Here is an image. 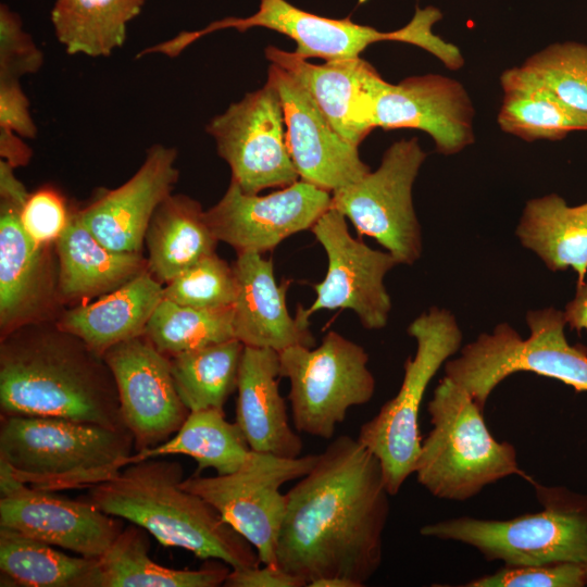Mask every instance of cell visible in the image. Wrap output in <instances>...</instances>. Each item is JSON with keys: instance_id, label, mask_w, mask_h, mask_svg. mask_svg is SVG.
<instances>
[{"instance_id": "cell-1", "label": "cell", "mask_w": 587, "mask_h": 587, "mask_svg": "<svg viewBox=\"0 0 587 587\" xmlns=\"http://www.w3.org/2000/svg\"><path fill=\"white\" fill-rule=\"evenodd\" d=\"M389 497L378 459L341 435L286 492L276 564L303 580L339 577L364 586L380 567Z\"/></svg>"}, {"instance_id": "cell-2", "label": "cell", "mask_w": 587, "mask_h": 587, "mask_svg": "<svg viewBox=\"0 0 587 587\" xmlns=\"http://www.w3.org/2000/svg\"><path fill=\"white\" fill-rule=\"evenodd\" d=\"M1 416H41L124 425L117 388L104 358L78 337L40 322L2 337Z\"/></svg>"}, {"instance_id": "cell-3", "label": "cell", "mask_w": 587, "mask_h": 587, "mask_svg": "<svg viewBox=\"0 0 587 587\" xmlns=\"http://www.w3.org/2000/svg\"><path fill=\"white\" fill-rule=\"evenodd\" d=\"M183 466L164 457L128 464L112 478L89 487L88 501L129 521L165 547H177L230 569L260 565L253 546L204 499L182 487Z\"/></svg>"}, {"instance_id": "cell-4", "label": "cell", "mask_w": 587, "mask_h": 587, "mask_svg": "<svg viewBox=\"0 0 587 587\" xmlns=\"http://www.w3.org/2000/svg\"><path fill=\"white\" fill-rule=\"evenodd\" d=\"M128 429L41 416H1L0 470L30 487L89 488L133 463Z\"/></svg>"}, {"instance_id": "cell-5", "label": "cell", "mask_w": 587, "mask_h": 587, "mask_svg": "<svg viewBox=\"0 0 587 587\" xmlns=\"http://www.w3.org/2000/svg\"><path fill=\"white\" fill-rule=\"evenodd\" d=\"M432 429L422 440L414 474L430 495L464 501L511 475L527 477L513 445L489 432L483 409L445 376L427 403Z\"/></svg>"}, {"instance_id": "cell-6", "label": "cell", "mask_w": 587, "mask_h": 587, "mask_svg": "<svg viewBox=\"0 0 587 587\" xmlns=\"http://www.w3.org/2000/svg\"><path fill=\"white\" fill-rule=\"evenodd\" d=\"M526 324L527 338L508 323L480 334L460 349L458 358L445 363V376L464 388L483 410L494 389L517 372H532L587 391V350L569 344L563 311L530 310Z\"/></svg>"}, {"instance_id": "cell-7", "label": "cell", "mask_w": 587, "mask_h": 587, "mask_svg": "<svg viewBox=\"0 0 587 587\" xmlns=\"http://www.w3.org/2000/svg\"><path fill=\"white\" fill-rule=\"evenodd\" d=\"M416 350L404 363L397 395L361 425L358 440L379 461L390 496H396L415 471L421 451V404L433 377L460 349L462 330L446 309L430 308L408 326Z\"/></svg>"}, {"instance_id": "cell-8", "label": "cell", "mask_w": 587, "mask_h": 587, "mask_svg": "<svg viewBox=\"0 0 587 587\" xmlns=\"http://www.w3.org/2000/svg\"><path fill=\"white\" fill-rule=\"evenodd\" d=\"M544 510L511 520L469 516L423 526L421 535L452 540L508 566L587 563V501L565 490L536 486Z\"/></svg>"}, {"instance_id": "cell-9", "label": "cell", "mask_w": 587, "mask_h": 587, "mask_svg": "<svg viewBox=\"0 0 587 587\" xmlns=\"http://www.w3.org/2000/svg\"><path fill=\"white\" fill-rule=\"evenodd\" d=\"M278 353L280 377L290 384L292 423L300 433L330 439L349 409L374 395L367 352L334 330L316 348L294 346Z\"/></svg>"}, {"instance_id": "cell-10", "label": "cell", "mask_w": 587, "mask_h": 587, "mask_svg": "<svg viewBox=\"0 0 587 587\" xmlns=\"http://www.w3.org/2000/svg\"><path fill=\"white\" fill-rule=\"evenodd\" d=\"M317 454L283 458L251 450L233 473L193 474L182 487L204 499L220 516L248 540L263 564L276 563L278 535L286 510L280 487L304 476Z\"/></svg>"}, {"instance_id": "cell-11", "label": "cell", "mask_w": 587, "mask_h": 587, "mask_svg": "<svg viewBox=\"0 0 587 587\" xmlns=\"http://www.w3.org/2000/svg\"><path fill=\"white\" fill-rule=\"evenodd\" d=\"M417 137L394 142L379 166L332 192V207L349 218L359 235L374 238L399 264H413L422 253L421 226L412 187L426 159Z\"/></svg>"}, {"instance_id": "cell-12", "label": "cell", "mask_w": 587, "mask_h": 587, "mask_svg": "<svg viewBox=\"0 0 587 587\" xmlns=\"http://www.w3.org/2000/svg\"><path fill=\"white\" fill-rule=\"evenodd\" d=\"M433 15L417 9L404 27L394 32H379L359 25L350 18L323 17L301 10L287 0H260L258 11L248 17H227L215 21L200 30L180 32L168 39V48L175 55L189 45L210 33L235 28L245 32L252 27H264L284 34L297 43L294 51L298 57L322 58L325 61L359 58L365 48L377 41H400L429 50L435 42L432 30Z\"/></svg>"}, {"instance_id": "cell-13", "label": "cell", "mask_w": 587, "mask_h": 587, "mask_svg": "<svg viewBox=\"0 0 587 587\" xmlns=\"http://www.w3.org/2000/svg\"><path fill=\"white\" fill-rule=\"evenodd\" d=\"M285 120L275 86L265 85L232 103L205 126L218 155L228 164L230 180L243 192L255 195L284 188L299 174L286 143Z\"/></svg>"}, {"instance_id": "cell-14", "label": "cell", "mask_w": 587, "mask_h": 587, "mask_svg": "<svg viewBox=\"0 0 587 587\" xmlns=\"http://www.w3.org/2000/svg\"><path fill=\"white\" fill-rule=\"evenodd\" d=\"M366 100L373 129L423 130L445 155L459 153L475 140L473 102L454 78L425 74L390 84L375 72L366 85Z\"/></svg>"}, {"instance_id": "cell-15", "label": "cell", "mask_w": 587, "mask_h": 587, "mask_svg": "<svg viewBox=\"0 0 587 587\" xmlns=\"http://www.w3.org/2000/svg\"><path fill=\"white\" fill-rule=\"evenodd\" d=\"M346 217L327 210L311 227L328 261L325 278L313 285L316 298L303 313L327 309L353 311L366 329H382L389 319L391 299L384 278L398 263L388 251L370 248L353 238Z\"/></svg>"}, {"instance_id": "cell-16", "label": "cell", "mask_w": 587, "mask_h": 587, "mask_svg": "<svg viewBox=\"0 0 587 587\" xmlns=\"http://www.w3.org/2000/svg\"><path fill=\"white\" fill-rule=\"evenodd\" d=\"M103 358L112 372L135 452L153 448L176 434L189 410L176 390L170 358L145 335L111 347Z\"/></svg>"}, {"instance_id": "cell-17", "label": "cell", "mask_w": 587, "mask_h": 587, "mask_svg": "<svg viewBox=\"0 0 587 587\" xmlns=\"http://www.w3.org/2000/svg\"><path fill=\"white\" fill-rule=\"evenodd\" d=\"M332 207V193L302 179L266 196L243 192L234 182L205 211L218 241L237 253H264L287 237L311 229Z\"/></svg>"}, {"instance_id": "cell-18", "label": "cell", "mask_w": 587, "mask_h": 587, "mask_svg": "<svg viewBox=\"0 0 587 587\" xmlns=\"http://www.w3.org/2000/svg\"><path fill=\"white\" fill-rule=\"evenodd\" d=\"M0 527L86 558H100L123 529L87 501L23 484L0 470Z\"/></svg>"}, {"instance_id": "cell-19", "label": "cell", "mask_w": 587, "mask_h": 587, "mask_svg": "<svg viewBox=\"0 0 587 587\" xmlns=\"http://www.w3.org/2000/svg\"><path fill=\"white\" fill-rule=\"evenodd\" d=\"M267 80L280 97L286 143L300 179L332 193L371 171L295 77L271 64Z\"/></svg>"}, {"instance_id": "cell-20", "label": "cell", "mask_w": 587, "mask_h": 587, "mask_svg": "<svg viewBox=\"0 0 587 587\" xmlns=\"http://www.w3.org/2000/svg\"><path fill=\"white\" fill-rule=\"evenodd\" d=\"M177 150L152 145L136 171L121 186L101 193L76 211L85 227L107 248L141 252L146 233L158 207L178 182Z\"/></svg>"}, {"instance_id": "cell-21", "label": "cell", "mask_w": 587, "mask_h": 587, "mask_svg": "<svg viewBox=\"0 0 587 587\" xmlns=\"http://www.w3.org/2000/svg\"><path fill=\"white\" fill-rule=\"evenodd\" d=\"M236 278L233 304L234 336L245 346L282 351L294 346L314 347L303 307L291 316L286 303L288 285H278L273 261L258 252H240L232 265Z\"/></svg>"}, {"instance_id": "cell-22", "label": "cell", "mask_w": 587, "mask_h": 587, "mask_svg": "<svg viewBox=\"0 0 587 587\" xmlns=\"http://www.w3.org/2000/svg\"><path fill=\"white\" fill-rule=\"evenodd\" d=\"M21 209L1 200L0 327L2 337L36 323L50 307L53 284L47 245L33 240L20 220Z\"/></svg>"}, {"instance_id": "cell-23", "label": "cell", "mask_w": 587, "mask_h": 587, "mask_svg": "<svg viewBox=\"0 0 587 587\" xmlns=\"http://www.w3.org/2000/svg\"><path fill=\"white\" fill-rule=\"evenodd\" d=\"M265 55L295 77L311 96L334 129L358 147L373 130L366 85L376 70L359 58L313 64L294 52L267 47Z\"/></svg>"}, {"instance_id": "cell-24", "label": "cell", "mask_w": 587, "mask_h": 587, "mask_svg": "<svg viewBox=\"0 0 587 587\" xmlns=\"http://www.w3.org/2000/svg\"><path fill=\"white\" fill-rule=\"evenodd\" d=\"M279 353L245 346L237 380L236 423L253 451L301 455L303 444L289 424L278 388Z\"/></svg>"}, {"instance_id": "cell-25", "label": "cell", "mask_w": 587, "mask_h": 587, "mask_svg": "<svg viewBox=\"0 0 587 587\" xmlns=\"http://www.w3.org/2000/svg\"><path fill=\"white\" fill-rule=\"evenodd\" d=\"M163 289L146 270L98 300L64 311L55 324L103 357L111 347L145 335Z\"/></svg>"}, {"instance_id": "cell-26", "label": "cell", "mask_w": 587, "mask_h": 587, "mask_svg": "<svg viewBox=\"0 0 587 587\" xmlns=\"http://www.w3.org/2000/svg\"><path fill=\"white\" fill-rule=\"evenodd\" d=\"M59 259L57 292L63 300L105 295L148 270L141 252H118L103 246L71 213L67 226L55 241Z\"/></svg>"}, {"instance_id": "cell-27", "label": "cell", "mask_w": 587, "mask_h": 587, "mask_svg": "<svg viewBox=\"0 0 587 587\" xmlns=\"http://www.w3.org/2000/svg\"><path fill=\"white\" fill-rule=\"evenodd\" d=\"M145 242L148 270L164 285L215 253L218 240L197 200L171 193L155 210Z\"/></svg>"}, {"instance_id": "cell-28", "label": "cell", "mask_w": 587, "mask_h": 587, "mask_svg": "<svg viewBox=\"0 0 587 587\" xmlns=\"http://www.w3.org/2000/svg\"><path fill=\"white\" fill-rule=\"evenodd\" d=\"M515 235L550 271L571 267L577 285L587 275V202L571 207L557 193L529 199Z\"/></svg>"}, {"instance_id": "cell-29", "label": "cell", "mask_w": 587, "mask_h": 587, "mask_svg": "<svg viewBox=\"0 0 587 587\" xmlns=\"http://www.w3.org/2000/svg\"><path fill=\"white\" fill-rule=\"evenodd\" d=\"M147 530L138 525L122 529L98 559V587H217L224 585L230 566L207 561L198 570H177L154 562L148 554Z\"/></svg>"}, {"instance_id": "cell-30", "label": "cell", "mask_w": 587, "mask_h": 587, "mask_svg": "<svg viewBox=\"0 0 587 587\" xmlns=\"http://www.w3.org/2000/svg\"><path fill=\"white\" fill-rule=\"evenodd\" d=\"M503 91L497 122L501 130L525 141L560 140L587 130V112L577 110L530 80L519 66L500 76Z\"/></svg>"}, {"instance_id": "cell-31", "label": "cell", "mask_w": 587, "mask_h": 587, "mask_svg": "<svg viewBox=\"0 0 587 587\" xmlns=\"http://www.w3.org/2000/svg\"><path fill=\"white\" fill-rule=\"evenodd\" d=\"M146 0H57L51 23L58 41L68 54L110 57L121 48L128 23Z\"/></svg>"}, {"instance_id": "cell-32", "label": "cell", "mask_w": 587, "mask_h": 587, "mask_svg": "<svg viewBox=\"0 0 587 587\" xmlns=\"http://www.w3.org/2000/svg\"><path fill=\"white\" fill-rule=\"evenodd\" d=\"M49 544L0 527L1 586L98 587V559L71 557Z\"/></svg>"}, {"instance_id": "cell-33", "label": "cell", "mask_w": 587, "mask_h": 587, "mask_svg": "<svg viewBox=\"0 0 587 587\" xmlns=\"http://www.w3.org/2000/svg\"><path fill=\"white\" fill-rule=\"evenodd\" d=\"M251 451L237 423L226 420L224 409L190 411L166 441L133 453V463L151 458L184 454L197 462L196 474L205 469L225 475L238 470Z\"/></svg>"}, {"instance_id": "cell-34", "label": "cell", "mask_w": 587, "mask_h": 587, "mask_svg": "<svg viewBox=\"0 0 587 587\" xmlns=\"http://www.w3.org/2000/svg\"><path fill=\"white\" fill-rule=\"evenodd\" d=\"M243 348L242 342L230 339L170 359L176 390L189 412L224 409L237 390Z\"/></svg>"}, {"instance_id": "cell-35", "label": "cell", "mask_w": 587, "mask_h": 587, "mask_svg": "<svg viewBox=\"0 0 587 587\" xmlns=\"http://www.w3.org/2000/svg\"><path fill=\"white\" fill-rule=\"evenodd\" d=\"M145 336L167 358L236 339L233 307L203 310L163 299L149 320Z\"/></svg>"}, {"instance_id": "cell-36", "label": "cell", "mask_w": 587, "mask_h": 587, "mask_svg": "<svg viewBox=\"0 0 587 587\" xmlns=\"http://www.w3.org/2000/svg\"><path fill=\"white\" fill-rule=\"evenodd\" d=\"M519 67L566 104L587 112V45L552 43L528 57Z\"/></svg>"}, {"instance_id": "cell-37", "label": "cell", "mask_w": 587, "mask_h": 587, "mask_svg": "<svg viewBox=\"0 0 587 587\" xmlns=\"http://www.w3.org/2000/svg\"><path fill=\"white\" fill-rule=\"evenodd\" d=\"M236 298L233 266L212 253L171 279L163 299L203 310L230 308Z\"/></svg>"}, {"instance_id": "cell-38", "label": "cell", "mask_w": 587, "mask_h": 587, "mask_svg": "<svg viewBox=\"0 0 587 587\" xmlns=\"http://www.w3.org/2000/svg\"><path fill=\"white\" fill-rule=\"evenodd\" d=\"M584 564L559 562L539 565H504L492 574L466 583V587H583Z\"/></svg>"}, {"instance_id": "cell-39", "label": "cell", "mask_w": 587, "mask_h": 587, "mask_svg": "<svg viewBox=\"0 0 587 587\" xmlns=\"http://www.w3.org/2000/svg\"><path fill=\"white\" fill-rule=\"evenodd\" d=\"M43 53L24 27L20 15L0 5V79H17L36 74Z\"/></svg>"}, {"instance_id": "cell-40", "label": "cell", "mask_w": 587, "mask_h": 587, "mask_svg": "<svg viewBox=\"0 0 587 587\" xmlns=\"http://www.w3.org/2000/svg\"><path fill=\"white\" fill-rule=\"evenodd\" d=\"M68 213L62 195L43 187L29 193L20 212V220L26 234L36 242L49 246L55 242L68 224Z\"/></svg>"}, {"instance_id": "cell-41", "label": "cell", "mask_w": 587, "mask_h": 587, "mask_svg": "<svg viewBox=\"0 0 587 587\" xmlns=\"http://www.w3.org/2000/svg\"><path fill=\"white\" fill-rule=\"evenodd\" d=\"M29 108V100L20 80L0 79V128L23 138H35L37 127Z\"/></svg>"}, {"instance_id": "cell-42", "label": "cell", "mask_w": 587, "mask_h": 587, "mask_svg": "<svg viewBox=\"0 0 587 587\" xmlns=\"http://www.w3.org/2000/svg\"><path fill=\"white\" fill-rule=\"evenodd\" d=\"M226 587H303V580L284 571L278 564H264L247 569H232Z\"/></svg>"}, {"instance_id": "cell-43", "label": "cell", "mask_w": 587, "mask_h": 587, "mask_svg": "<svg viewBox=\"0 0 587 587\" xmlns=\"http://www.w3.org/2000/svg\"><path fill=\"white\" fill-rule=\"evenodd\" d=\"M32 154V149L24 142L23 137L9 129L0 128L1 160L16 168L28 164Z\"/></svg>"}, {"instance_id": "cell-44", "label": "cell", "mask_w": 587, "mask_h": 587, "mask_svg": "<svg viewBox=\"0 0 587 587\" xmlns=\"http://www.w3.org/2000/svg\"><path fill=\"white\" fill-rule=\"evenodd\" d=\"M14 170L5 161H0V198L22 210L29 193L23 183L15 176Z\"/></svg>"}, {"instance_id": "cell-45", "label": "cell", "mask_w": 587, "mask_h": 587, "mask_svg": "<svg viewBox=\"0 0 587 587\" xmlns=\"http://www.w3.org/2000/svg\"><path fill=\"white\" fill-rule=\"evenodd\" d=\"M565 323L576 330L587 329V275L585 280L577 285L574 298L565 305L563 311Z\"/></svg>"}, {"instance_id": "cell-46", "label": "cell", "mask_w": 587, "mask_h": 587, "mask_svg": "<svg viewBox=\"0 0 587 587\" xmlns=\"http://www.w3.org/2000/svg\"><path fill=\"white\" fill-rule=\"evenodd\" d=\"M310 587H357L352 582L339 577H324L311 582Z\"/></svg>"}, {"instance_id": "cell-47", "label": "cell", "mask_w": 587, "mask_h": 587, "mask_svg": "<svg viewBox=\"0 0 587 587\" xmlns=\"http://www.w3.org/2000/svg\"><path fill=\"white\" fill-rule=\"evenodd\" d=\"M584 566H585V573H586V578H587V563L584 564Z\"/></svg>"}]
</instances>
